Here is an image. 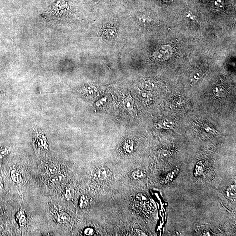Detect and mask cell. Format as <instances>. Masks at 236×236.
Segmentation results:
<instances>
[{
    "mask_svg": "<svg viewBox=\"0 0 236 236\" xmlns=\"http://www.w3.org/2000/svg\"><path fill=\"white\" fill-rule=\"evenodd\" d=\"M111 176V172L109 169L104 167L97 169L94 175L95 179L99 181L107 180Z\"/></svg>",
    "mask_w": 236,
    "mask_h": 236,
    "instance_id": "obj_1",
    "label": "cell"
},
{
    "mask_svg": "<svg viewBox=\"0 0 236 236\" xmlns=\"http://www.w3.org/2000/svg\"><path fill=\"white\" fill-rule=\"evenodd\" d=\"M174 123L169 119L164 118L159 121L155 124L156 128H161L163 129H170L173 127Z\"/></svg>",
    "mask_w": 236,
    "mask_h": 236,
    "instance_id": "obj_2",
    "label": "cell"
},
{
    "mask_svg": "<svg viewBox=\"0 0 236 236\" xmlns=\"http://www.w3.org/2000/svg\"><path fill=\"white\" fill-rule=\"evenodd\" d=\"M179 170L178 168L171 171V172L168 173L167 174L166 176L161 181V183L165 184L171 182L175 179V177L179 174Z\"/></svg>",
    "mask_w": 236,
    "mask_h": 236,
    "instance_id": "obj_3",
    "label": "cell"
},
{
    "mask_svg": "<svg viewBox=\"0 0 236 236\" xmlns=\"http://www.w3.org/2000/svg\"><path fill=\"white\" fill-rule=\"evenodd\" d=\"M36 144L39 147L48 150V145L47 144V139L43 134H38L36 137Z\"/></svg>",
    "mask_w": 236,
    "mask_h": 236,
    "instance_id": "obj_4",
    "label": "cell"
},
{
    "mask_svg": "<svg viewBox=\"0 0 236 236\" xmlns=\"http://www.w3.org/2000/svg\"><path fill=\"white\" fill-rule=\"evenodd\" d=\"M139 99L144 102H147L152 99V95L147 90H140L138 94Z\"/></svg>",
    "mask_w": 236,
    "mask_h": 236,
    "instance_id": "obj_5",
    "label": "cell"
},
{
    "mask_svg": "<svg viewBox=\"0 0 236 236\" xmlns=\"http://www.w3.org/2000/svg\"><path fill=\"white\" fill-rule=\"evenodd\" d=\"M124 107L129 112L133 111L134 102L133 100L131 97H127L125 98L123 101Z\"/></svg>",
    "mask_w": 236,
    "mask_h": 236,
    "instance_id": "obj_6",
    "label": "cell"
},
{
    "mask_svg": "<svg viewBox=\"0 0 236 236\" xmlns=\"http://www.w3.org/2000/svg\"><path fill=\"white\" fill-rule=\"evenodd\" d=\"M226 195L228 199L235 201L236 200V186L232 185L229 187L226 191Z\"/></svg>",
    "mask_w": 236,
    "mask_h": 236,
    "instance_id": "obj_7",
    "label": "cell"
},
{
    "mask_svg": "<svg viewBox=\"0 0 236 236\" xmlns=\"http://www.w3.org/2000/svg\"><path fill=\"white\" fill-rule=\"evenodd\" d=\"M83 93L87 96H92L95 95L98 92V89L94 86H88L83 89Z\"/></svg>",
    "mask_w": 236,
    "mask_h": 236,
    "instance_id": "obj_8",
    "label": "cell"
},
{
    "mask_svg": "<svg viewBox=\"0 0 236 236\" xmlns=\"http://www.w3.org/2000/svg\"><path fill=\"white\" fill-rule=\"evenodd\" d=\"M11 179L15 183H20L22 181V178L20 173L16 170H13L11 172Z\"/></svg>",
    "mask_w": 236,
    "mask_h": 236,
    "instance_id": "obj_9",
    "label": "cell"
},
{
    "mask_svg": "<svg viewBox=\"0 0 236 236\" xmlns=\"http://www.w3.org/2000/svg\"><path fill=\"white\" fill-rule=\"evenodd\" d=\"M143 87L147 91H153L157 88V84L153 81H146L143 83Z\"/></svg>",
    "mask_w": 236,
    "mask_h": 236,
    "instance_id": "obj_10",
    "label": "cell"
},
{
    "mask_svg": "<svg viewBox=\"0 0 236 236\" xmlns=\"http://www.w3.org/2000/svg\"><path fill=\"white\" fill-rule=\"evenodd\" d=\"M16 220L21 227H23L26 223V217L23 211H19L16 214Z\"/></svg>",
    "mask_w": 236,
    "mask_h": 236,
    "instance_id": "obj_11",
    "label": "cell"
},
{
    "mask_svg": "<svg viewBox=\"0 0 236 236\" xmlns=\"http://www.w3.org/2000/svg\"><path fill=\"white\" fill-rule=\"evenodd\" d=\"M71 217L69 214L67 213H64L60 214L58 216L57 221L59 223L64 224L69 222L71 221Z\"/></svg>",
    "mask_w": 236,
    "mask_h": 236,
    "instance_id": "obj_12",
    "label": "cell"
},
{
    "mask_svg": "<svg viewBox=\"0 0 236 236\" xmlns=\"http://www.w3.org/2000/svg\"><path fill=\"white\" fill-rule=\"evenodd\" d=\"M201 77V74L199 71H195L193 72L189 77V80L192 84H195L200 79Z\"/></svg>",
    "mask_w": 236,
    "mask_h": 236,
    "instance_id": "obj_13",
    "label": "cell"
},
{
    "mask_svg": "<svg viewBox=\"0 0 236 236\" xmlns=\"http://www.w3.org/2000/svg\"><path fill=\"white\" fill-rule=\"evenodd\" d=\"M89 203V199L87 195H83L80 198L79 206L81 209L86 208Z\"/></svg>",
    "mask_w": 236,
    "mask_h": 236,
    "instance_id": "obj_14",
    "label": "cell"
},
{
    "mask_svg": "<svg viewBox=\"0 0 236 236\" xmlns=\"http://www.w3.org/2000/svg\"><path fill=\"white\" fill-rule=\"evenodd\" d=\"M214 94L218 97H223L227 94L226 90L222 87L216 86L214 89Z\"/></svg>",
    "mask_w": 236,
    "mask_h": 236,
    "instance_id": "obj_15",
    "label": "cell"
},
{
    "mask_svg": "<svg viewBox=\"0 0 236 236\" xmlns=\"http://www.w3.org/2000/svg\"><path fill=\"white\" fill-rule=\"evenodd\" d=\"M145 175L144 172L139 169L135 170L132 173L131 176L134 179H142Z\"/></svg>",
    "mask_w": 236,
    "mask_h": 236,
    "instance_id": "obj_16",
    "label": "cell"
},
{
    "mask_svg": "<svg viewBox=\"0 0 236 236\" xmlns=\"http://www.w3.org/2000/svg\"><path fill=\"white\" fill-rule=\"evenodd\" d=\"M134 148L133 143L130 140H128L125 141L124 144V148L125 151L128 153H131L132 152Z\"/></svg>",
    "mask_w": 236,
    "mask_h": 236,
    "instance_id": "obj_17",
    "label": "cell"
},
{
    "mask_svg": "<svg viewBox=\"0 0 236 236\" xmlns=\"http://www.w3.org/2000/svg\"><path fill=\"white\" fill-rule=\"evenodd\" d=\"M64 179V176L63 174H53L50 178V181L52 183H56V182H59L63 180Z\"/></svg>",
    "mask_w": 236,
    "mask_h": 236,
    "instance_id": "obj_18",
    "label": "cell"
},
{
    "mask_svg": "<svg viewBox=\"0 0 236 236\" xmlns=\"http://www.w3.org/2000/svg\"><path fill=\"white\" fill-rule=\"evenodd\" d=\"M47 172L50 174H56L57 173L58 168L54 165H50L48 167L47 169Z\"/></svg>",
    "mask_w": 236,
    "mask_h": 236,
    "instance_id": "obj_19",
    "label": "cell"
},
{
    "mask_svg": "<svg viewBox=\"0 0 236 236\" xmlns=\"http://www.w3.org/2000/svg\"><path fill=\"white\" fill-rule=\"evenodd\" d=\"M136 199L139 201L144 202L147 200L148 197L146 195L143 193H139L136 195Z\"/></svg>",
    "mask_w": 236,
    "mask_h": 236,
    "instance_id": "obj_20",
    "label": "cell"
},
{
    "mask_svg": "<svg viewBox=\"0 0 236 236\" xmlns=\"http://www.w3.org/2000/svg\"><path fill=\"white\" fill-rule=\"evenodd\" d=\"M84 233L86 235H93L94 234V230L91 228H86L84 230Z\"/></svg>",
    "mask_w": 236,
    "mask_h": 236,
    "instance_id": "obj_21",
    "label": "cell"
},
{
    "mask_svg": "<svg viewBox=\"0 0 236 236\" xmlns=\"http://www.w3.org/2000/svg\"><path fill=\"white\" fill-rule=\"evenodd\" d=\"M8 151L6 148H2L0 149V158L1 159L8 154Z\"/></svg>",
    "mask_w": 236,
    "mask_h": 236,
    "instance_id": "obj_22",
    "label": "cell"
},
{
    "mask_svg": "<svg viewBox=\"0 0 236 236\" xmlns=\"http://www.w3.org/2000/svg\"><path fill=\"white\" fill-rule=\"evenodd\" d=\"M65 198H66L68 200H70L71 199H72V197L71 194L70 190H66L65 195Z\"/></svg>",
    "mask_w": 236,
    "mask_h": 236,
    "instance_id": "obj_23",
    "label": "cell"
},
{
    "mask_svg": "<svg viewBox=\"0 0 236 236\" xmlns=\"http://www.w3.org/2000/svg\"><path fill=\"white\" fill-rule=\"evenodd\" d=\"M106 102V98H102L101 99H100L98 102H97L96 104V106H102V105H103L104 102Z\"/></svg>",
    "mask_w": 236,
    "mask_h": 236,
    "instance_id": "obj_24",
    "label": "cell"
},
{
    "mask_svg": "<svg viewBox=\"0 0 236 236\" xmlns=\"http://www.w3.org/2000/svg\"><path fill=\"white\" fill-rule=\"evenodd\" d=\"M215 4L216 6H218V7H221L222 6V2L221 0H216L215 2Z\"/></svg>",
    "mask_w": 236,
    "mask_h": 236,
    "instance_id": "obj_25",
    "label": "cell"
},
{
    "mask_svg": "<svg viewBox=\"0 0 236 236\" xmlns=\"http://www.w3.org/2000/svg\"><path fill=\"white\" fill-rule=\"evenodd\" d=\"M3 188V181L2 179L0 176V189H2Z\"/></svg>",
    "mask_w": 236,
    "mask_h": 236,
    "instance_id": "obj_26",
    "label": "cell"
},
{
    "mask_svg": "<svg viewBox=\"0 0 236 236\" xmlns=\"http://www.w3.org/2000/svg\"><path fill=\"white\" fill-rule=\"evenodd\" d=\"M164 1H169V0H164Z\"/></svg>",
    "mask_w": 236,
    "mask_h": 236,
    "instance_id": "obj_27",
    "label": "cell"
}]
</instances>
